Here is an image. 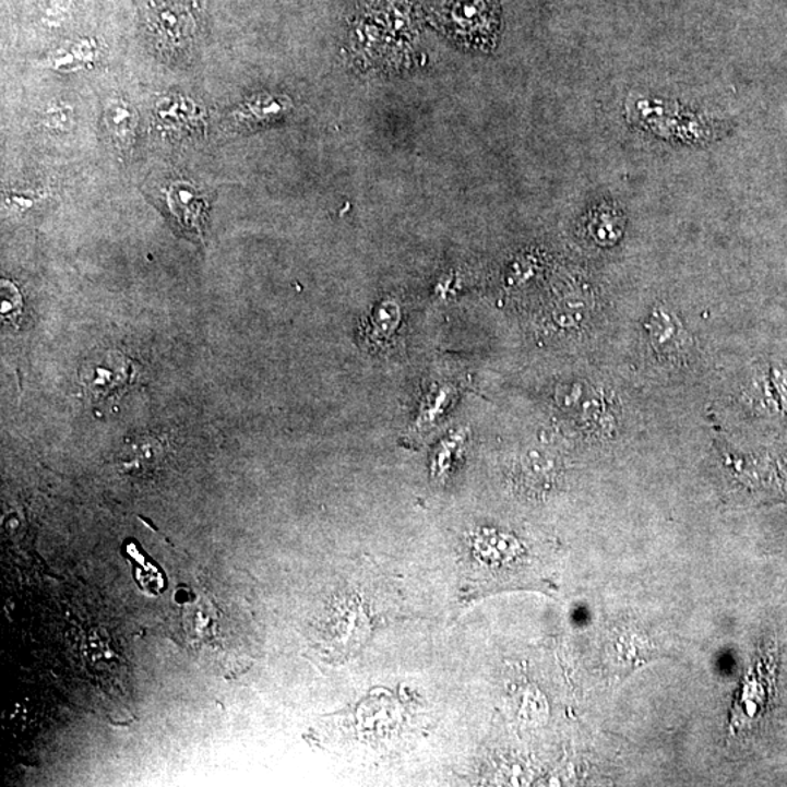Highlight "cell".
<instances>
[{
    "instance_id": "cell-1",
    "label": "cell",
    "mask_w": 787,
    "mask_h": 787,
    "mask_svg": "<svg viewBox=\"0 0 787 787\" xmlns=\"http://www.w3.org/2000/svg\"><path fill=\"white\" fill-rule=\"evenodd\" d=\"M647 341L663 359H684L689 356L693 337L677 312L665 306H656L645 323Z\"/></svg>"
},
{
    "instance_id": "cell-2",
    "label": "cell",
    "mask_w": 787,
    "mask_h": 787,
    "mask_svg": "<svg viewBox=\"0 0 787 787\" xmlns=\"http://www.w3.org/2000/svg\"><path fill=\"white\" fill-rule=\"evenodd\" d=\"M133 369L128 358L111 354L108 358L99 360L98 363L86 365L82 372V381L86 393L95 398H103L110 395L112 391L121 389L132 380Z\"/></svg>"
},
{
    "instance_id": "cell-3",
    "label": "cell",
    "mask_w": 787,
    "mask_h": 787,
    "mask_svg": "<svg viewBox=\"0 0 787 787\" xmlns=\"http://www.w3.org/2000/svg\"><path fill=\"white\" fill-rule=\"evenodd\" d=\"M741 402L747 410L754 413L755 416L764 419L782 417L770 378L768 365H760L746 378L741 389Z\"/></svg>"
},
{
    "instance_id": "cell-4",
    "label": "cell",
    "mask_w": 787,
    "mask_h": 787,
    "mask_svg": "<svg viewBox=\"0 0 787 787\" xmlns=\"http://www.w3.org/2000/svg\"><path fill=\"white\" fill-rule=\"evenodd\" d=\"M450 25L464 38L485 36L494 25V12L489 0H456L450 16Z\"/></svg>"
},
{
    "instance_id": "cell-5",
    "label": "cell",
    "mask_w": 787,
    "mask_h": 787,
    "mask_svg": "<svg viewBox=\"0 0 787 787\" xmlns=\"http://www.w3.org/2000/svg\"><path fill=\"white\" fill-rule=\"evenodd\" d=\"M168 203L178 224L189 232L202 237L204 202L194 194V191L184 186H174L169 190Z\"/></svg>"
},
{
    "instance_id": "cell-6",
    "label": "cell",
    "mask_w": 787,
    "mask_h": 787,
    "mask_svg": "<svg viewBox=\"0 0 787 787\" xmlns=\"http://www.w3.org/2000/svg\"><path fill=\"white\" fill-rule=\"evenodd\" d=\"M186 21L187 19H184L182 12L180 14L178 8L168 5H158L156 8L155 24L159 28V33L165 34V36L171 38L184 36V28L182 27H184Z\"/></svg>"
},
{
    "instance_id": "cell-7",
    "label": "cell",
    "mask_w": 787,
    "mask_h": 787,
    "mask_svg": "<svg viewBox=\"0 0 787 787\" xmlns=\"http://www.w3.org/2000/svg\"><path fill=\"white\" fill-rule=\"evenodd\" d=\"M768 371L782 417H787V362L768 365Z\"/></svg>"
},
{
    "instance_id": "cell-8",
    "label": "cell",
    "mask_w": 787,
    "mask_h": 787,
    "mask_svg": "<svg viewBox=\"0 0 787 787\" xmlns=\"http://www.w3.org/2000/svg\"><path fill=\"white\" fill-rule=\"evenodd\" d=\"M597 219L591 224V232H593L595 239L601 243L616 241L619 237V222L616 220L615 215H597Z\"/></svg>"
}]
</instances>
